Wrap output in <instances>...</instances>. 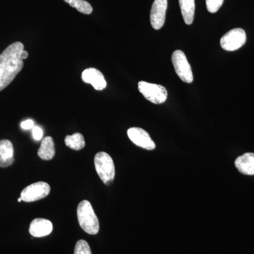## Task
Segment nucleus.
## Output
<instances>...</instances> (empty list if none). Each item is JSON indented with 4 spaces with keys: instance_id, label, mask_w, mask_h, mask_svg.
<instances>
[{
    "instance_id": "nucleus-1",
    "label": "nucleus",
    "mask_w": 254,
    "mask_h": 254,
    "mask_svg": "<svg viewBox=\"0 0 254 254\" xmlns=\"http://www.w3.org/2000/svg\"><path fill=\"white\" fill-rule=\"evenodd\" d=\"M24 46L21 42H15L0 55V91L13 81L23 66L21 53Z\"/></svg>"
},
{
    "instance_id": "nucleus-2",
    "label": "nucleus",
    "mask_w": 254,
    "mask_h": 254,
    "mask_svg": "<svg viewBox=\"0 0 254 254\" xmlns=\"http://www.w3.org/2000/svg\"><path fill=\"white\" fill-rule=\"evenodd\" d=\"M78 223L83 231L94 235L99 232L100 225L91 203L84 200L80 202L77 207Z\"/></svg>"
},
{
    "instance_id": "nucleus-3",
    "label": "nucleus",
    "mask_w": 254,
    "mask_h": 254,
    "mask_svg": "<svg viewBox=\"0 0 254 254\" xmlns=\"http://www.w3.org/2000/svg\"><path fill=\"white\" fill-rule=\"evenodd\" d=\"M94 164L101 181L105 185H111L115 176V164L111 156L105 152H99L95 155Z\"/></svg>"
},
{
    "instance_id": "nucleus-4",
    "label": "nucleus",
    "mask_w": 254,
    "mask_h": 254,
    "mask_svg": "<svg viewBox=\"0 0 254 254\" xmlns=\"http://www.w3.org/2000/svg\"><path fill=\"white\" fill-rule=\"evenodd\" d=\"M140 93L145 97V99L154 104H162L168 98V91L161 85L140 81L138 84Z\"/></svg>"
},
{
    "instance_id": "nucleus-5",
    "label": "nucleus",
    "mask_w": 254,
    "mask_h": 254,
    "mask_svg": "<svg viewBox=\"0 0 254 254\" xmlns=\"http://www.w3.org/2000/svg\"><path fill=\"white\" fill-rule=\"evenodd\" d=\"M172 63L179 77L185 83H190L193 81V73L187 56L182 50H175L172 55Z\"/></svg>"
},
{
    "instance_id": "nucleus-6",
    "label": "nucleus",
    "mask_w": 254,
    "mask_h": 254,
    "mask_svg": "<svg viewBox=\"0 0 254 254\" xmlns=\"http://www.w3.org/2000/svg\"><path fill=\"white\" fill-rule=\"evenodd\" d=\"M247 41V34L242 28H234L227 32L220 39V46L227 51H235L240 49Z\"/></svg>"
},
{
    "instance_id": "nucleus-7",
    "label": "nucleus",
    "mask_w": 254,
    "mask_h": 254,
    "mask_svg": "<svg viewBox=\"0 0 254 254\" xmlns=\"http://www.w3.org/2000/svg\"><path fill=\"white\" fill-rule=\"evenodd\" d=\"M50 186L44 182H36L26 187L21 191V198L24 202H33L43 199L50 193Z\"/></svg>"
},
{
    "instance_id": "nucleus-8",
    "label": "nucleus",
    "mask_w": 254,
    "mask_h": 254,
    "mask_svg": "<svg viewBox=\"0 0 254 254\" xmlns=\"http://www.w3.org/2000/svg\"><path fill=\"white\" fill-rule=\"evenodd\" d=\"M128 138L135 145L144 149L152 150L155 148V143L149 133L138 127H132L127 131Z\"/></svg>"
},
{
    "instance_id": "nucleus-9",
    "label": "nucleus",
    "mask_w": 254,
    "mask_h": 254,
    "mask_svg": "<svg viewBox=\"0 0 254 254\" xmlns=\"http://www.w3.org/2000/svg\"><path fill=\"white\" fill-rule=\"evenodd\" d=\"M168 0H155L150 11V23L155 30L163 27L165 21Z\"/></svg>"
},
{
    "instance_id": "nucleus-10",
    "label": "nucleus",
    "mask_w": 254,
    "mask_h": 254,
    "mask_svg": "<svg viewBox=\"0 0 254 254\" xmlns=\"http://www.w3.org/2000/svg\"><path fill=\"white\" fill-rule=\"evenodd\" d=\"M81 78L83 82L91 84L97 91H102L106 88L107 82L104 76L96 68H89L84 70L82 73Z\"/></svg>"
},
{
    "instance_id": "nucleus-11",
    "label": "nucleus",
    "mask_w": 254,
    "mask_h": 254,
    "mask_svg": "<svg viewBox=\"0 0 254 254\" xmlns=\"http://www.w3.org/2000/svg\"><path fill=\"white\" fill-rule=\"evenodd\" d=\"M53 229V223L50 220L36 218L30 225L29 233L33 237H43L49 235Z\"/></svg>"
},
{
    "instance_id": "nucleus-12",
    "label": "nucleus",
    "mask_w": 254,
    "mask_h": 254,
    "mask_svg": "<svg viewBox=\"0 0 254 254\" xmlns=\"http://www.w3.org/2000/svg\"><path fill=\"white\" fill-rule=\"evenodd\" d=\"M14 162V146L9 140L0 141V168H7Z\"/></svg>"
},
{
    "instance_id": "nucleus-13",
    "label": "nucleus",
    "mask_w": 254,
    "mask_h": 254,
    "mask_svg": "<svg viewBox=\"0 0 254 254\" xmlns=\"http://www.w3.org/2000/svg\"><path fill=\"white\" fill-rule=\"evenodd\" d=\"M240 173L245 175H254V153H247L241 155L235 162Z\"/></svg>"
},
{
    "instance_id": "nucleus-14",
    "label": "nucleus",
    "mask_w": 254,
    "mask_h": 254,
    "mask_svg": "<svg viewBox=\"0 0 254 254\" xmlns=\"http://www.w3.org/2000/svg\"><path fill=\"white\" fill-rule=\"evenodd\" d=\"M55 155V143L53 138L47 136L41 142V147L38 151V155L44 160H50Z\"/></svg>"
},
{
    "instance_id": "nucleus-15",
    "label": "nucleus",
    "mask_w": 254,
    "mask_h": 254,
    "mask_svg": "<svg viewBox=\"0 0 254 254\" xmlns=\"http://www.w3.org/2000/svg\"><path fill=\"white\" fill-rule=\"evenodd\" d=\"M184 21L187 25L193 21L195 14V0H179Z\"/></svg>"
},
{
    "instance_id": "nucleus-16",
    "label": "nucleus",
    "mask_w": 254,
    "mask_h": 254,
    "mask_svg": "<svg viewBox=\"0 0 254 254\" xmlns=\"http://www.w3.org/2000/svg\"><path fill=\"white\" fill-rule=\"evenodd\" d=\"M65 144L68 148L75 150L83 149L86 145L83 135L80 133H75L73 135H67L65 137Z\"/></svg>"
},
{
    "instance_id": "nucleus-17",
    "label": "nucleus",
    "mask_w": 254,
    "mask_h": 254,
    "mask_svg": "<svg viewBox=\"0 0 254 254\" xmlns=\"http://www.w3.org/2000/svg\"><path fill=\"white\" fill-rule=\"evenodd\" d=\"M68 4L73 8H76L82 14H91L93 11L91 5L85 0H71Z\"/></svg>"
},
{
    "instance_id": "nucleus-18",
    "label": "nucleus",
    "mask_w": 254,
    "mask_h": 254,
    "mask_svg": "<svg viewBox=\"0 0 254 254\" xmlns=\"http://www.w3.org/2000/svg\"><path fill=\"white\" fill-rule=\"evenodd\" d=\"M74 254H92L91 248L86 241L79 240L76 242Z\"/></svg>"
},
{
    "instance_id": "nucleus-19",
    "label": "nucleus",
    "mask_w": 254,
    "mask_h": 254,
    "mask_svg": "<svg viewBox=\"0 0 254 254\" xmlns=\"http://www.w3.org/2000/svg\"><path fill=\"white\" fill-rule=\"evenodd\" d=\"M207 9L210 13H216L221 7L224 0H205Z\"/></svg>"
},
{
    "instance_id": "nucleus-20",
    "label": "nucleus",
    "mask_w": 254,
    "mask_h": 254,
    "mask_svg": "<svg viewBox=\"0 0 254 254\" xmlns=\"http://www.w3.org/2000/svg\"><path fill=\"white\" fill-rule=\"evenodd\" d=\"M32 133H33V137L36 141H40L43 138V131L41 127L34 126L32 128Z\"/></svg>"
},
{
    "instance_id": "nucleus-21",
    "label": "nucleus",
    "mask_w": 254,
    "mask_h": 254,
    "mask_svg": "<svg viewBox=\"0 0 254 254\" xmlns=\"http://www.w3.org/2000/svg\"><path fill=\"white\" fill-rule=\"evenodd\" d=\"M34 127V122L32 120H25L21 124V127L24 130L32 129Z\"/></svg>"
},
{
    "instance_id": "nucleus-22",
    "label": "nucleus",
    "mask_w": 254,
    "mask_h": 254,
    "mask_svg": "<svg viewBox=\"0 0 254 254\" xmlns=\"http://www.w3.org/2000/svg\"><path fill=\"white\" fill-rule=\"evenodd\" d=\"M28 57V52H26V50H23L21 53V60H26L27 59Z\"/></svg>"
},
{
    "instance_id": "nucleus-23",
    "label": "nucleus",
    "mask_w": 254,
    "mask_h": 254,
    "mask_svg": "<svg viewBox=\"0 0 254 254\" xmlns=\"http://www.w3.org/2000/svg\"><path fill=\"white\" fill-rule=\"evenodd\" d=\"M64 1H65V2L68 3V4H69L70 1H71V0H64Z\"/></svg>"
},
{
    "instance_id": "nucleus-24",
    "label": "nucleus",
    "mask_w": 254,
    "mask_h": 254,
    "mask_svg": "<svg viewBox=\"0 0 254 254\" xmlns=\"http://www.w3.org/2000/svg\"><path fill=\"white\" fill-rule=\"evenodd\" d=\"M21 201H22V198H21V197H20V198H18V202H21Z\"/></svg>"
}]
</instances>
